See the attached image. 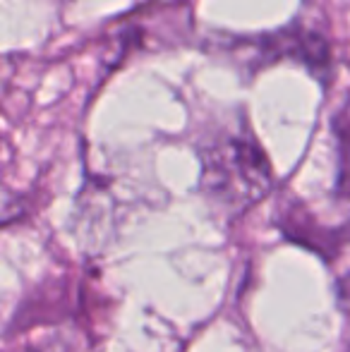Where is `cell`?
<instances>
[{
    "label": "cell",
    "instance_id": "cell-1",
    "mask_svg": "<svg viewBox=\"0 0 350 352\" xmlns=\"http://www.w3.org/2000/svg\"><path fill=\"white\" fill-rule=\"evenodd\" d=\"M201 190L214 206L240 216L271 190V166L243 113L214 127L199 146Z\"/></svg>",
    "mask_w": 350,
    "mask_h": 352
},
{
    "label": "cell",
    "instance_id": "cell-2",
    "mask_svg": "<svg viewBox=\"0 0 350 352\" xmlns=\"http://www.w3.org/2000/svg\"><path fill=\"white\" fill-rule=\"evenodd\" d=\"M338 146H341V190H350V106H343L341 116L336 120Z\"/></svg>",
    "mask_w": 350,
    "mask_h": 352
}]
</instances>
